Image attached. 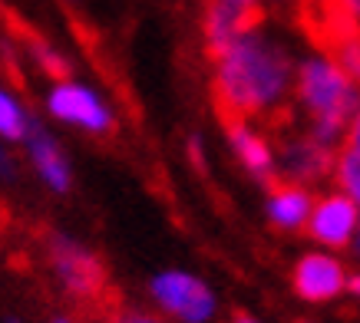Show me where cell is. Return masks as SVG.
I'll return each mask as SVG.
<instances>
[{
	"instance_id": "obj_8",
	"label": "cell",
	"mask_w": 360,
	"mask_h": 323,
	"mask_svg": "<svg viewBox=\"0 0 360 323\" xmlns=\"http://www.w3.org/2000/svg\"><path fill=\"white\" fill-rule=\"evenodd\" d=\"M295 294L307 303H328L347 291V268L330 251H307L291 270Z\"/></svg>"
},
{
	"instance_id": "obj_19",
	"label": "cell",
	"mask_w": 360,
	"mask_h": 323,
	"mask_svg": "<svg viewBox=\"0 0 360 323\" xmlns=\"http://www.w3.org/2000/svg\"><path fill=\"white\" fill-rule=\"evenodd\" d=\"M205 4L229 7V11H238V13H248V17H258V20H262V13H264V0H205Z\"/></svg>"
},
{
	"instance_id": "obj_28",
	"label": "cell",
	"mask_w": 360,
	"mask_h": 323,
	"mask_svg": "<svg viewBox=\"0 0 360 323\" xmlns=\"http://www.w3.org/2000/svg\"><path fill=\"white\" fill-rule=\"evenodd\" d=\"M7 323H23V320H20V317H11V320H7Z\"/></svg>"
},
{
	"instance_id": "obj_16",
	"label": "cell",
	"mask_w": 360,
	"mask_h": 323,
	"mask_svg": "<svg viewBox=\"0 0 360 323\" xmlns=\"http://www.w3.org/2000/svg\"><path fill=\"white\" fill-rule=\"evenodd\" d=\"M334 7H338V0H297V13L307 20V27L314 30V37L330 23Z\"/></svg>"
},
{
	"instance_id": "obj_15",
	"label": "cell",
	"mask_w": 360,
	"mask_h": 323,
	"mask_svg": "<svg viewBox=\"0 0 360 323\" xmlns=\"http://www.w3.org/2000/svg\"><path fill=\"white\" fill-rule=\"evenodd\" d=\"M330 182H334V188H338V192H344L350 202L360 208V152L347 149V145L338 152Z\"/></svg>"
},
{
	"instance_id": "obj_24",
	"label": "cell",
	"mask_w": 360,
	"mask_h": 323,
	"mask_svg": "<svg viewBox=\"0 0 360 323\" xmlns=\"http://www.w3.org/2000/svg\"><path fill=\"white\" fill-rule=\"evenodd\" d=\"M347 291H350V294H354V297H357V301H360V270H357V274H350V277H347Z\"/></svg>"
},
{
	"instance_id": "obj_17",
	"label": "cell",
	"mask_w": 360,
	"mask_h": 323,
	"mask_svg": "<svg viewBox=\"0 0 360 323\" xmlns=\"http://www.w3.org/2000/svg\"><path fill=\"white\" fill-rule=\"evenodd\" d=\"M33 60L40 63V70H44L46 76H53V83L56 79H70V63H66V56L60 53V50H53V46L33 44Z\"/></svg>"
},
{
	"instance_id": "obj_18",
	"label": "cell",
	"mask_w": 360,
	"mask_h": 323,
	"mask_svg": "<svg viewBox=\"0 0 360 323\" xmlns=\"http://www.w3.org/2000/svg\"><path fill=\"white\" fill-rule=\"evenodd\" d=\"M334 27H354V30H360V0H338L334 17H330V23L324 30L317 33V40H321L328 30H334Z\"/></svg>"
},
{
	"instance_id": "obj_22",
	"label": "cell",
	"mask_w": 360,
	"mask_h": 323,
	"mask_svg": "<svg viewBox=\"0 0 360 323\" xmlns=\"http://www.w3.org/2000/svg\"><path fill=\"white\" fill-rule=\"evenodd\" d=\"M344 145L354 152H360V109L354 112V119L347 122V136H344Z\"/></svg>"
},
{
	"instance_id": "obj_20",
	"label": "cell",
	"mask_w": 360,
	"mask_h": 323,
	"mask_svg": "<svg viewBox=\"0 0 360 323\" xmlns=\"http://www.w3.org/2000/svg\"><path fill=\"white\" fill-rule=\"evenodd\" d=\"M0 178H4V182H13V178H17V159H13L11 142L7 139H0Z\"/></svg>"
},
{
	"instance_id": "obj_23",
	"label": "cell",
	"mask_w": 360,
	"mask_h": 323,
	"mask_svg": "<svg viewBox=\"0 0 360 323\" xmlns=\"http://www.w3.org/2000/svg\"><path fill=\"white\" fill-rule=\"evenodd\" d=\"M264 7H271V11H297V0H264Z\"/></svg>"
},
{
	"instance_id": "obj_3",
	"label": "cell",
	"mask_w": 360,
	"mask_h": 323,
	"mask_svg": "<svg viewBox=\"0 0 360 323\" xmlns=\"http://www.w3.org/2000/svg\"><path fill=\"white\" fill-rule=\"evenodd\" d=\"M44 254L53 280L63 287L66 297L79 303H93L106 291V268L79 237L66 231H50L44 237Z\"/></svg>"
},
{
	"instance_id": "obj_26",
	"label": "cell",
	"mask_w": 360,
	"mask_h": 323,
	"mask_svg": "<svg viewBox=\"0 0 360 323\" xmlns=\"http://www.w3.org/2000/svg\"><path fill=\"white\" fill-rule=\"evenodd\" d=\"M231 323H262V320H255V317H248V313H235Z\"/></svg>"
},
{
	"instance_id": "obj_4",
	"label": "cell",
	"mask_w": 360,
	"mask_h": 323,
	"mask_svg": "<svg viewBox=\"0 0 360 323\" xmlns=\"http://www.w3.org/2000/svg\"><path fill=\"white\" fill-rule=\"evenodd\" d=\"M149 297H153L155 310L172 323H215L219 317L215 291L202 277L179 268L159 270L149 280Z\"/></svg>"
},
{
	"instance_id": "obj_9",
	"label": "cell",
	"mask_w": 360,
	"mask_h": 323,
	"mask_svg": "<svg viewBox=\"0 0 360 323\" xmlns=\"http://www.w3.org/2000/svg\"><path fill=\"white\" fill-rule=\"evenodd\" d=\"M23 152H27V162L37 172V178L50 188L53 195H66L70 185H73V165L66 159L63 145L56 142V136L46 129L40 119H33L27 136H23Z\"/></svg>"
},
{
	"instance_id": "obj_11",
	"label": "cell",
	"mask_w": 360,
	"mask_h": 323,
	"mask_svg": "<svg viewBox=\"0 0 360 323\" xmlns=\"http://www.w3.org/2000/svg\"><path fill=\"white\" fill-rule=\"evenodd\" d=\"M311 205H314L311 188L295 185V182H274L264 211H268V221H271L278 231H304Z\"/></svg>"
},
{
	"instance_id": "obj_25",
	"label": "cell",
	"mask_w": 360,
	"mask_h": 323,
	"mask_svg": "<svg viewBox=\"0 0 360 323\" xmlns=\"http://www.w3.org/2000/svg\"><path fill=\"white\" fill-rule=\"evenodd\" d=\"M350 251H354V258L360 261V221H357V231H354V241H350Z\"/></svg>"
},
{
	"instance_id": "obj_2",
	"label": "cell",
	"mask_w": 360,
	"mask_h": 323,
	"mask_svg": "<svg viewBox=\"0 0 360 323\" xmlns=\"http://www.w3.org/2000/svg\"><path fill=\"white\" fill-rule=\"evenodd\" d=\"M304 126L344 129L360 109V86L334 63L328 50H311L295 63V96Z\"/></svg>"
},
{
	"instance_id": "obj_1",
	"label": "cell",
	"mask_w": 360,
	"mask_h": 323,
	"mask_svg": "<svg viewBox=\"0 0 360 323\" xmlns=\"http://www.w3.org/2000/svg\"><path fill=\"white\" fill-rule=\"evenodd\" d=\"M295 56L284 40L255 23L212 56V96L225 119H278L295 96Z\"/></svg>"
},
{
	"instance_id": "obj_10",
	"label": "cell",
	"mask_w": 360,
	"mask_h": 323,
	"mask_svg": "<svg viewBox=\"0 0 360 323\" xmlns=\"http://www.w3.org/2000/svg\"><path fill=\"white\" fill-rule=\"evenodd\" d=\"M225 136H229L231 152L238 155V162L245 165V172L251 178H258L264 185L278 182V159L268 136H264L255 122L248 119H225Z\"/></svg>"
},
{
	"instance_id": "obj_27",
	"label": "cell",
	"mask_w": 360,
	"mask_h": 323,
	"mask_svg": "<svg viewBox=\"0 0 360 323\" xmlns=\"http://www.w3.org/2000/svg\"><path fill=\"white\" fill-rule=\"evenodd\" d=\"M50 323H77L73 317H66V313H56V317H50Z\"/></svg>"
},
{
	"instance_id": "obj_12",
	"label": "cell",
	"mask_w": 360,
	"mask_h": 323,
	"mask_svg": "<svg viewBox=\"0 0 360 323\" xmlns=\"http://www.w3.org/2000/svg\"><path fill=\"white\" fill-rule=\"evenodd\" d=\"M255 23H262L258 17H248V13L229 11V7H215V4H205V13H202V37H205V50L208 56L221 53L231 40H238L245 30H251Z\"/></svg>"
},
{
	"instance_id": "obj_13",
	"label": "cell",
	"mask_w": 360,
	"mask_h": 323,
	"mask_svg": "<svg viewBox=\"0 0 360 323\" xmlns=\"http://www.w3.org/2000/svg\"><path fill=\"white\" fill-rule=\"evenodd\" d=\"M321 50L334 56V63L350 76V83L360 86V30L354 27H334L321 37Z\"/></svg>"
},
{
	"instance_id": "obj_21",
	"label": "cell",
	"mask_w": 360,
	"mask_h": 323,
	"mask_svg": "<svg viewBox=\"0 0 360 323\" xmlns=\"http://www.w3.org/2000/svg\"><path fill=\"white\" fill-rule=\"evenodd\" d=\"M112 323H162L155 313H146V310H120L112 317Z\"/></svg>"
},
{
	"instance_id": "obj_7",
	"label": "cell",
	"mask_w": 360,
	"mask_h": 323,
	"mask_svg": "<svg viewBox=\"0 0 360 323\" xmlns=\"http://www.w3.org/2000/svg\"><path fill=\"white\" fill-rule=\"evenodd\" d=\"M357 221H360V208L344 192L334 188V192H324L321 198H314L304 231L324 251H344L354 241Z\"/></svg>"
},
{
	"instance_id": "obj_5",
	"label": "cell",
	"mask_w": 360,
	"mask_h": 323,
	"mask_svg": "<svg viewBox=\"0 0 360 323\" xmlns=\"http://www.w3.org/2000/svg\"><path fill=\"white\" fill-rule=\"evenodd\" d=\"M46 112L56 122L89 132V136H110L116 129V116H112L110 103L79 79H56L46 93Z\"/></svg>"
},
{
	"instance_id": "obj_14",
	"label": "cell",
	"mask_w": 360,
	"mask_h": 323,
	"mask_svg": "<svg viewBox=\"0 0 360 323\" xmlns=\"http://www.w3.org/2000/svg\"><path fill=\"white\" fill-rule=\"evenodd\" d=\"M30 122H33V116L27 112V106H23L7 86H0V139L23 142Z\"/></svg>"
},
{
	"instance_id": "obj_6",
	"label": "cell",
	"mask_w": 360,
	"mask_h": 323,
	"mask_svg": "<svg viewBox=\"0 0 360 323\" xmlns=\"http://www.w3.org/2000/svg\"><path fill=\"white\" fill-rule=\"evenodd\" d=\"M274 159H278V175H284V182H295V185L311 188V185L330 182L338 152L324 149V145L311 139L304 129L291 132L281 126V139H278Z\"/></svg>"
}]
</instances>
